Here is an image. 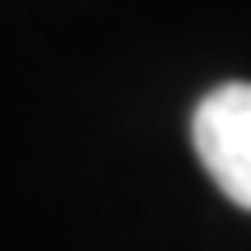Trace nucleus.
Segmentation results:
<instances>
[{"instance_id":"obj_1","label":"nucleus","mask_w":251,"mask_h":251,"mask_svg":"<svg viewBox=\"0 0 251 251\" xmlns=\"http://www.w3.org/2000/svg\"><path fill=\"white\" fill-rule=\"evenodd\" d=\"M191 140L233 205L251 209V84H224L205 93L191 117Z\"/></svg>"}]
</instances>
